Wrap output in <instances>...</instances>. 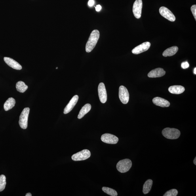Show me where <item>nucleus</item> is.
Instances as JSON below:
<instances>
[{"mask_svg": "<svg viewBox=\"0 0 196 196\" xmlns=\"http://www.w3.org/2000/svg\"><path fill=\"white\" fill-rule=\"evenodd\" d=\"M100 35L99 31L98 30H94L92 31L86 44V52L89 53L93 50L99 39Z\"/></svg>", "mask_w": 196, "mask_h": 196, "instance_id": "1", "label": "nucleus"}, {"mask_svg": "<svg viewBox=\"0 0 196 196\" xmlns=\"http://www.w3.org/2000/svg\"><path fill=\"white\" fill-rule=\"evenodd\" d=\"M162 134L166 138L175 140L180 137L181 132L176 128H167L162 130Z\"/></svg>", "mask_w": 196, "mask_h": 196, "instance_id": "2", "label": "nucleus"}, {"mask_svg": "<svg viewBox=\"0 0 196 196\" xmlns=\"http://www.w3.org/2000/svg\"><path fill=\"white\" fill-rule=\"evenodd\" d=\"M132 162L129 159L121 160L118 162L116 168L118 171L121 173H125L128 171L131 168Z\"/></svg>", "mask_w": 196, "mask_h": 196, "instance_id": "3", "label": "nucleus"}, {"mask_svg": "<svg viewBox=\"0 0 196 196\" xmlns=\"http://www.w3.org/2000/svg\"><path fill=\"white\" fill-rule=\"evenodd\" d=\"M30 109L29 107H26L21 113L19 123L20 127L23 129H26L28 126V120Z\"/></svg>", "mask_w": 196, "mask_h": 196, "instance_id": "4", "label": "nucleus"}, {"mask_svg": "<svg viewBox=\"0 0 196 196\" xmlns=\"http://www.w3.org/2000/svg\"><path fill=\"white\" fill-rule=\"evenodd\" d=\"M90 155L91 153L89 150L85 149L73 155L72 159L74 161H83L89 159Z\"/></svg>", "mask_w": 196, "mask_h": 196, "instance_id": "5", "label": "nucleus"}, {"mask_svg": "<svg viewBox=\"0 0 196 196\" xmlns=\"http://www.w3.org/2000/svg\"><path fill=\"white\" fill-rule=\"evenodd\" d=\"M119 97L121 102L123 104H127L129 101V94L127 88L124 86H121L119 89Z\"/></svg>", "mask_w": 196, "mask_h": 196, "instance_id": "6", "label": "nucleus"}, {"mask_svg": "<svg viewBox=\"0 0 196 196\" xmlns=\"http://www.w3.org/2000/svg\"><path fill=\"white\" fill-rule=\"evenodd\" d=\"M159 12L162 16L171 22H173L175 21V16L167 8L161 7L159 8Z\"/></svg>", "mask_w": 196, "mask_h": 196, "instance_id": "7", "label": "nucleus"}, {"mask_svg": "<svg viewBox=\"0 0 196 196\" xmlns=\"http://www.w3.org/2000/svg\"><path fill=\"white\" fill-rule=\"evenodd\" d=\"M142 8V0H136L133 4V12L134 16L136 18L140 19L141 17Z\"/></svg>", "mask_w": 196, "mask_h": 196, "instance_id": "8", "label": "nucleus"}, {"mask_svg": "<svg viewBox=\"0 0 196 196\" xmlns=\"http://www.w3.org/2000/svg\"><path fill=\"white\" fill-rule=\"evenodd\" d=\"M101 139L103 142L110 144H116L119 140L117 137L109 133L103 134Z\"/></svg>", "mask_w": 196, "mask_h": 196, "instance_id": "9", "label": "nucleus"}, {"mask_svg": "<svg viewBox=\"0 0 196 196\" xmlns=\"http://www.w3.org/2000/svg\"><path fill=\"white\" fill-rule=\"evenodd\" d=\"M98 91L100 102L104 104L107 102V95L106 88L104 83H101L99 84Z\"/></svg>", "mask_w": 196, "mask_h": 196, "instance_id": "10", "label": "nucleus"}, {"mask_svg": "<svg viewBox=\"0 0 196 196\" xmlns=\"http://www.w3.org/2000/svg\"><path fill=\"white\" fill-rule=\"evenodd\" d=\"M151 44L149 42H144L134 48L132 50L133 54H137L147 51L150 47Z\"/></svg>", "mask_w": 196, "mask_h": 196, "instance_id": "11", "label": "nucleus"}, {"mask_svg": "<svg viewBox=\"0 0 196 196\" xmlns=\"http://www.w3.org/2000/svg\"><path fill=\"white\" fill-rule=\"evenodd\" d=\"M79 100V96L77 95L74 96L64 109V113L67 114L72 110Z\"/></svg>", "mask_w": 196, "mask_h": 196, "instance_id": "12", "label": "nucleus"}, {"mask_svg": "<svg viewBox=\"0 0 196 196\" xmlns=\"http://www.w3.org/2000/svg\"><path fill=\"white\" fill-rule=\"evenodd\" d=\"M4 60L6 64L12 68L18 70L22 69V66L13 59L10 58L5 57L4 58Z\"/></svg>", "mask_w": 196, "mask_h": 196, "instance_id": "13", "label": "nucleus"}, {"mask_svg": "<svg viewBox=\"0 0 196 196\" xmlns=\"http://www.w3.org/2000/svg\"><path fill=\"white\" fill-rule=\"evenodd\" d=\"M166 72L163 68H157L151 71L148 74V76L150 78H157L163 76L165 74Z\"/></svg>", "mask_w": 196, "mask_h": 196, "instance_id": "14", "label": "nucleus"}, {"mask_svg": "<svg viewBox=\"0 0 196 196\" xmlns=\"http://www.w3.org/2000/svg\"><path fill=\"white\" fill-rule=\"evenodd\" d=\"M153 102L155 105L161 107H168L170 106L168 101L159 97H155L153 100Z\"/></svg>", "mask_w": 196, "mask_h": 196, "instance_id": "15", "label": "nucleus"}, {"mask_svg": "<svg viewBox=\"0 0 196 196\" xmlns=\"http://www.w3.org/2000/svg\"><path fill=\"white\" fill-rule=\"evenodd\" d=\"M171 93L174 94H180L185 91V88L181 85H173L170 86L168 89Z\"/></svg>", "mask_w": 196, "mask_h": 196, "instance_id": "16", "label": "nucleus"}, {"mask_svg": "<svg viewBox=\"0 0 196 196\" xmlns=\"http://www.w3.org/2000/svg\"><path fill=\"white\" fill-rule=\"evenodd\" d=\"M178 48L177 46H173L165 50L162 54L164 57L173 56L178 52Z\"/></svg>", "mask_w": 196, "mask_h": 196, "instance_id": "17", "label": "nucleus"}, {"mask_svg": "<svg viewBox=\"0 0 196 196\" xmlns=\"http://www.w3.org/2000/svg\"><path fill=\"white\" fill-rule=\"evenodd\" d=\"M15 100L13 98H10L6 101L4 105V108L6 111L12 109L15 106Z\"/></svg>", "mask_w": 196, "mask_h": 196, "instance_id": "18", "label": "nucleus"}, {"mask_svg": "<svg viewBox=\"0 0 196 196\" xmlns=\"http://www.w3.org/2000/svg\"><path fill=\"white\" fill-rule=\"evenodd\" d=\"M91 109V106L89 104H86L82 107L80 111L79 114L78 115V119H81L86 114L89 112Z\"/></svg>", "mask_w": 196, "mask_h": 196, "instance_id": "19", "label": "nucleus"}, {"mask_svg": "<svg viewBox=\"0 0 196 196\" xmlns=\"http://www.w3.org/2000/svg\"><path fill=\"white\" fill-rule=\"evenodd\" d=\"M153 183V181L150 179L147 180L145 182L143 188V192L145 194H146L150 191Z\"/></svg>", "mask_w": 196, "mask_h": 196, "instance_id": "20", "label": "nucleus"}, {"mask_svg": "<svg viewBox=\"0 0 196 196\" xmlns=\"http://www.w3.org/2000/svg\"><path fill=\"white\" fill-rule=\"evenodd\" d=\"M16 87L17 91L20 93H24L28 89V86L24 82L19 81L16 84Z\"/></svg>", "mask_w": 196, "mask_h": 196, "instance_id": "21", "label": "nucleus"}, {"mask_svg": "<svg viewBox=\"0 0 196 196\" xmlns=\"http://www.w3.org/2000/svg\"><path fill=\"white\" fill-rule=\"evenodd\" d=\"M102 190L104 193L111 196H117L118 194L117 191L107 187H103Z\"/></svg>", "mask_w": 196, "mask_h": 196, "instance_id": "22", "label": "nucleus"}, {"mask_svg": "<svg viewBox=\"0 0 196 196\" xmlns=\"http://www.w3.org/2000/svg\"><path fill=\"white\" fill-rule=\"evenodd\" d=\"M6 182V176L4 175L0 176V192L3 191L5 189Z\"/></svg>", "mask_w": 196, "mask_h": 196, "instance_id": "23", "label": "nucleus"}, {"mask_svg": "<svg viewBox=\"0 0 196 196\" xmlns=\"http://www.w3.org/2000/svg\"><path fill=\"white\" fill-rule=\"evenodd\" d=\"M178 191L176 189H173L168 191L163 196H176L177 195Z\"/></svg>", "mask_w": 196, "mask_h": 196, "instance_id": "24", "label": "nucleus"}, {"mask_svg": "<svg viewBox=\"0 0 196 196\" xmlns=\"http://www.w3.org/2000/svg\"><path fill=\"white\" fill-rule=\"evenodd\" d=\"M191 10L193 15L196 20V5H193L191 7Z\"/></svg>", "mask_w": 196, "mask_h": 196, "instance_id": "25", "label": "nucleus"}, {"mask_svg": "<svg viewBox=\"0 0 196 196\" xmlns=\"http://www.w3.org/2000/svg\"><path fill=\"white\" fill-rule=\"evenodd\" d=\"M189 67V64L188 62H183L182 64H181V67H182L183 69H186L188 68Z\"/></svg>", "mask_w": 196, "mask_h": 196, "instance_id": "26", "label": "nucleus"}, {"mask_svg": "<svg viewBox=\"0 0 196 196\" xmlns=\"http://www.w3.org/2000/svg\"><path fill=\"white\" fill-rule=\"evenodd\" d=\"M94 0H89V2H88V5L90 7H92V6L94 5Z\"/></svg>", "mask_w": 196, "mask_h": 196, "instance_id": "27", "label": "nucleus"}, {"mask_svg": "<svg viewBox=\"0 0 196 196\" xmlns=\"http://www.w3.org/2000/svg\"><path fill=\"white\" fill-rule=\"evenodd\" d=\"M102 6L100 5H98L96 6V10L97 11H100L101 9H102Z\"/></svg>", "mask_w": 196, "mask_h": 196, "instance_id": "28", "label": "nucleus"}, {"mask_svg": "<svg viewBox=\"0 0 196 196\" xmlns=\"http://www.w3.org/2000/svg\"><path fill=\"white\" fill-rule=\"evenodd\" d=\"M194 163L195 165H196V157H195L194 159Z\"/></svg>", "mask_w": 196, "mask_h": 196, "instance_id": "29", "label": "nucleus"}, {"mask_svg": "<svg viewBox=\"0 0 196 196\" xmlns=\"http://www.w3.org/2000/svg\"><path fill=\"white\" fill-rule=\"evenodd\" d=\"M32 195L30 193H28L26 194V196H31Z\"/></svg>", "mask_w": 196, "mask_h": 196, "instance_id": "30", "label": "nucleus"}, {"mask_svg": "<svg viewBox=\"0 0 196 196\" xmlns=\"http://www.w3.org/2000/svg\"><path fill=\"white\" fill-rule=\"evenodd\" d=\"M194 73L195 74V75L196 74V68H195L194 69Z\"/></svg>", "mask_w": 196, "mask_h": 196, "instance_id": "31", "label": "nucleus"}, {"mask_svg": "<svg viewBox=\"0 0 196 196\" xmlns=\"http://www.w3.org/2000/svg\"><path fill=\"white\" fill-rule=\"evenodd\" d=\"M58 68V67H57V68H56V69H57Z\"/></svg>", "mask_w": 196, "mask_h": 196, "instance_id": "32", "label": "nucleus"}]
</instances>
